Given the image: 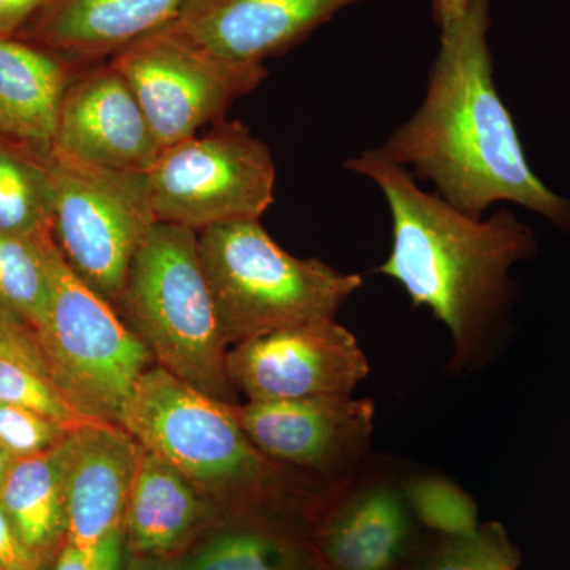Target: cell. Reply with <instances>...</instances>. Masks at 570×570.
<instances>
[{
	"instance_id": "6da1fadb",
	"label": "cell",
	"mask_w": 570,
	"mask_h": 570,
	"mask_svg": "<svg viewBox=\"0 0 570 570\" xmlns=\"http://www.w3.org/2000/svg\"><path fill=\"white\" fill-rule=\"evenodd\" d=\"M344 167L371 179L387 200L392 249L376 273L395 281L414 307H426L449 330V373L483 370L508 328L517 288L510 272L538 254L534 232L510 212L472 217L379 149L363 151Z\"/></svg>"
},
{
	"instance_id": "7a4b0ae2",
	"label": "cell",
	"mask_w": 570,
	"mask_h": 570,
	"mask_svg": "<svg viewBox=\"0 0 570 570\" xmlns=\"http://www.w3.org/2000/svg\"><path fill=\"white\" fill-rule=\"evenodd\" d=\"M489 29L490 0H469L463 17L441 32L425 99L379 151L469 216L509 202L570 230V198L531 170L499 96Z\"/></svg>"
},
{
	"instance_id": "3957f363",
	"label": "cell",
	"mask_w": 570,
	"mask_h": 570,
	"mask_svg": "<svg viewBox=\"0 0 570 570\" xmlns=\"http://www.w3.org/2000/svg\"><path fill=\"white\" fill-rule=\"evenodd\" d=\"M121 426L216 505L242 513L281 505L287 468L265 456L225 404L153 365L124 406Z\"/></svg>"
},
{
	"instance_id": "277c9868",
	"label": "cell",
	"mask_w": 570,
	"mask_h": 570,
	"mask_svg": "<svg viewBox=\"0 0 570 570\" xmlns=\"http://www.w3.org/2000/svg\"><path fill=\"white\" fill-rule=\"evenodd\" d=\"M119 309L156 365L205 395L238 404L228 344L202 265L198 232L156 223L135 254Z\"/></svg>"
},
{
	"instance_id": "5b68a950",
	"label": "cell",
	"mask_w": 570,
	"mask_h": 570,
	"mask_svg": "<svg viewBox=\"0 0 570 570\" xmlns=\"http://www.w3.org/2000/svg\"><path fill=\"white\" fill-rule=\"evenodd\" d=\"M198 250L228 347L283 326L335 318L363 285L360 275L288 254L261 219L205 228Z\"/></svg>"
},
{
	"instance_id": "8992f818",
	"label": "cell",
	"mask_w": 570,
	"mask_h": 570,
	"mask_svg": "<svg viewBox=\"0 0 570 570\" xmlns=\"http://www.w3.org/2000/svg\"><path fill=\"white\" fill-rule=\"evenodd\" d=\"M45 250L51 303L37 344L48 374L82 419L121 425L135 385L156 362L115 307L75 275L52 235Z\"/></svg>"
},
{
	"instance_id": "52a82bcc",
	"label": "cell",
	"mask_w": 570,
	"mask_h": 570,
	"mask_svg": "<svg viewBox=\"0 0 570 570\" xmlns=\"http://www.w3.org/2000/svg\"><path fill=\"white\" fill-rule=\"evenodd\" d=\"M130 175L154 223L195 232L261 219L275 202L272 153L239 122L214 124L208 132L163 149L151 167Z\"/></svg>"
},
{
	"instance_id": "ba28073f",
	"label": "cell",
	"mask_w": 570,
	"mask_h": 570,
	"mask_svg": "<svg viewBox=\"0 0 570 570\" xmlns=\"http://www.w3.org/2000/svg\"><path fill=\"white\" fill-rule=\"evenodd\" d=\"M52 183V239L82 283L119 307L130 265L151 230L132 175L43 156Z\"/></svg>"
},
{
	"instance_id": "9c48e42d",
	"label": "cell",
	"mask_w": 570,
	"mask_h": 570,
	"mask_svg": "<svg viewBox=\"0 0 570 570\" xmlns=\"http://www.w3.org/2000/svg\"><path fill=\"white\" fill-rule=\"evenodd\" d=\"M163 149L224 121L225 111L266 77L264 63L238 66L213 58L170 29L112 56Z\"/></svg>"
},
{
	"instance_id": "30bf717a",
	"label": "cell",
	"mask_w": 570,
	"mask_h": 570,
	"mask_svg": "<svg viewBox=\"0 0 570 570\" xmlns=\"http://www.w3.org/2000/svg\"><path fill=\"white\" fill-rule=\"evenodd\" d=\"M393 461L367 459L333 483L314 512L311 546L321 570H406L420 543V524Z\"/></svg>"
},
{
	"instance_id": "8fae6325",
	"label": "cell",
	"mask_w": 570,
	"mask_h": 570,
	"mask_svg": "<svg viewBox=\"0 0 570 570\" xmlns=\"http://www.w3.org/2000/svg\"><path fill=\"white\" fill-rule=\"evenodd\" d=\"M370 371L358 340L335 318L272 330L227 354L228 377L247 401L352 396Z\"/></svg>"
},
{
	"instance_id": "7c38bea8",
	"label": "cell",
	"mask_w": 570,
	"mask_h": 570,
	"mask_svg": "<svg viewBox=\"0 0 570 570\" xmlns=\"http://www.w3.org/2000/svg\"><path fill=\"white\" fill-rule=\"evenodd\" d=\"M234 414L255 448L287 469L340 482L371 456L376 406L370 397L246 401Z\"/></svg>"
},
{
	"instance_id": "4fadbf2b",
	"label": "cell",
	"mask_w": 570,
	"mask_h": 570,
	"mask_svg": "<svg viewBox=\"0 0 570 570\" xmlns=\"http://www.w3.org/2000/svg\"><path fill=\"white\" fill-rule=\"evenodd\" d=\"M108 174H141L163 153L129 82L111 66H97L63 94L51 151Z\"/></svg>"
},
{
	"instance_id": "5bb4252c",
	"label": "cell",
	"mask_w": 570,
	"mask_h": 570,
	"mask_svg": "<svg viewBox=\"0 0 570 570\" xmlns=\"http://www.w3.org/2000/svg\"><path fill=\"white\" fill-rule=\"evenodd\" d=\"M362 0H190L171 32L213 58L264 63Z\"/></svg>"
},
{
	"instance_id": "9a60e30c",
	"label": "cell",
	"mask_w": 570,
	"mask_h": 570,
	"mask_svg": "<svg viewBox=\"0 0 570 570\" xmlns=\"http://www.w3.org/2000/svg\"><path fill=\"white\" fill-rule=\"evenodd\" d=\"M142 445L121 425L86 420L63 439L67 540L88 549L121 530Z\"/></svg>"
},
{
	"instance_id": "2e32d148",
	"label": "cell",
	"mask_w": 570,
	"mask_h": 570,
	"mask_svg": "<svg viewBox=\"0 0 570 570\" xmlns=\"http://www.w3.org/2000/svg\"><path fill=\"white\" fill-rule=\"evenodd\" d=\"M190 0H52L26 28L41 48L96 61L170 28Z\"/></svg>"
},
{
	"instance_id": "e0dca14e",
	"label": "cell",
	"mask_w": 570,
	"mask_h": 570,
	"mask_svg": "<svg viewBox=\"0 0 570 570\" xmlns=\"http://www.w3.org/2000/svg\"><path fill=\"white\" fill-rule=\"evenodd\" d=\"M213 517L212 499L142 448L122 523L124 540L135 557L171 560Z\"/></svg>"
},
{
	"instance_id": "ac0fdd59",
	"label": "cell",
	"mask_w": 570,
	"mask_h": 570,
	"mask_svg": "<svg viewBox=\"0 0 570 570\" xmlns=\"http://www.w3.org/2000/svg\"><path fill=\"white\" fill-rule=\"evenodd\" d=\"M71 80L61 56L0 36V137L40 156L50 154Z\"/></svg>"
},
{
	"instance_id": "d6986e66",
	"label": "cell",
	"mask_w": 570,
	"mask_h": 570,
	"mask_svg": "<svg viewBox=\"0 0 570 570\" xmlns=\"http://www.w3.org/2000/svg\"><path fill=\"white\" fill-rule=\"evenodd\" d=\"M0 504L22 542L41 560L59 553L67 540L63 441L18 459L0 489Z\"/></svg>"
},
{
	"instance_id": "ffe728a7",
	"label": "cell",
	"mask_w": 570,
	"mask_h": 570,
	"mask_svg": "<svg viewBox=\"0 0 570 570\" xmlns=\"http://www.w3.org/2000/svg\"><path fill=\"white\" fill-rule=\"evenodd\" d=\"M216 532L183 570H321L311 542L262 515Z\"/></svg>"
},
{
	"instance_id": "44dd1931",
	"label": "cell",
	"mask_w": 570,
	"mask_h": 570,
	"mask_svg": "<svg viewBox=\"0 0 570 570\" xmlns=\"http://www.w3.org/2000/svg\"><path fill=\"white\" fill-rule=\"evenodd\" d=\"M0 232L43 238L52 234V183L43 156L0 141Z\"/></svg>"
},
{
	"instance_id": "7402d4cb",
	"label": "cell",
	"mask_w": 570,
	"mask_h": 570,
	"mask_svg": "<svg viewBox=\"0 0 570 570\" xmlns=\"http://www.w3.org/2000/svg\"><path fill=\"white\" fill-rule=\"evenodd\" d=\"M43 238L0 232V314L37 341L51 303V276Z\"/></svg>"
},
{
	"instance_id": "603a6c76",
	"label": "cell",
	"mask_w": 570,
	"mask_h": 570,
	"mask_svg": "<svg viewBox=\"0 0 570 570\" xmlns=\"http://www.w3.org/2000/svg\"><path fill=\"white\" fill-rule=\"evenodd\" d=\"M521 553L498 521L460 538L431 534L420 543L406 570H520Z\"/></svg>"
},
{
	"instance_id": "cb8c5ba5",
	"label": "cell",
	"mask_w": 570,
	"mask_h": 570,
	"mask_svg": "<svg viewBox=\"0 0 570 570\" xmlns=\"http://www.w3.org/2000/svg\"><path fill=\"white\" fill-rule=\"evenodd\" d=\"M403 490L422 530L460 538L479 530V508L463 487L439 472L404 471Z\"/></svg>"
},
{
	"instance_id": "d4e9b609",
	"label": "cell",
	"mask_w": 570,
	"mask_h": 570,
	"mask_svg": "<svg viewBox=\"0 0 570 570\" xmlns=\"http://www.w3.org/2000/svg\"><path fill=\"white\" fill-rule=\"evenodd\" d=\"M0 403L29 409L67 428L86 422L39 367L0 356Z\"/></svg>"
},
{
	"instance_id": "484cf974",
	"label": "cell",
	"mask_w": 570,
	"mask_h": 570,
	"mask_svg": "<svg viewBox=\"0 0 570 570\" xmlns=\"http://www.w3.org/2000/svg\"><path fill=\"white\" fill-rule=\"evenodd\" d=\"M71 430L73 428L59 425L29 409L0 403V445L17 459L47 452Z\"/></svg>"
},
{
	"instance_id": "4316f807",
	"label": "cell",
	"mask_w": 570,
	"mask_h": 570,
	"mask_svg": "<svg viewBox=\"0 0 570 570\" xmlns=\"http://www.w3.org/2000/svg\"><path fill=\"white\" fill-rule=\"evenodd\" d=\"M124 546L122 528L88 549L66 542L59 550L55 570H121Z\"/></svg>"
},
{
	"instance_id": "83f0119b",
	"label": "cell",
	"mask_w": 570,
	"mask_h": 570,
	"mask_svg": "<svg viewBox=\"0 0 570 570\" xmlns=\"http://www.w3.org/2000/svg\"><path fill=\"white\" fill-rule=\"evenodd\" d=\"M41 564L43 560L22 542L0 504V570H40Z\"/></svg>"
},
{
	"instance_id": "f1b7e54d",
	"label": "cell",
	"mask_w": 570,
	"mask_h": 570,
	"mask_svg": "<svg viewBox=\"0 0 570 570\" xmlns=\"http://www.w3.org/2000/svg\"><path fill=\"white\" fill-rule=\"evenodd\" d=\"M0 356L20 360V362L29 363L48 374L43 355H41L39 344L33 336L9 318L3 317L2 314H0Z\"/></svg>"
},
{
	"instance_id": "f546056e",
	"label": "cell",
	"mask_w": 570,
	"mask_h": 570,
	"mask_svg": "<svg viewBox=\"0 0 570 570\" xmlns=\"http://www.w3.org/2000/svg\"><path fill=\"white\" fill-rule=\"evenodd\" d=\"M52 0H0V36L11 37L24 29Z\"/></svg>"
},
{
	"instance_id": "4dcf8cb0",
	"label": "cell",
	"mask_w": 570,
	"mask_h": 570,
	"mask_svg": "<svg viewBox=\"0 0 570 570\" xmlns=\"http://www.w3.org/2000/svg\"><path fill=\"white\" fill-rule=\"evenodd\" d=\"M469 0H433L434 14L441 31L455 24L468 9Z\"/></svg>"
},
{
	"instance_id": "1f68e13d",
	"label": "cell",
	"mask_w": 570,
	"mask_h": 570,
	"mask_svg": "<svg viewBox=\"0 0 570 570\" xmlns=\"http://www.w3.org/2000/svg\"><path fill=\"white\" fill-rule=\"evenodd\" d=\"M129 570H178L171 560L135 557Z\"/></svg>"
},
{
	"instance_id": "d6a6232c",
	"label": "cell",
	"mask_w": 570,
	"mask_h": 570,
	"mask_svg": "<svg viewBox=\"0 0 570 570\" xmlns=\"http://www.w3.org/2000/svg\"><path fill=\"white\" fill-rule=\"evenodd\" d=\"M17 456L11 455L9 450L0 445V489H2L3 482H6L7 475L17 463Z\"/></svg>"
}]
</instances>
